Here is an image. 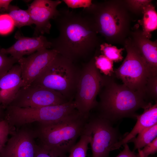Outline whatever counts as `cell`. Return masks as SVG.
Wrapping results in <instances>:
<instances>
[{
  "instance_id": "obj_1",
  "label": "cell",
  "mask_w": 157,
  "mask_h": 157,
  "mask_svg": "<svg viewBox=\"0 0 157 157\" xmlns=\"http://www.w3.org/2000/svg\"><path fill=\"white\" fill-rule=\"evenodd\" d=\"M54 18L58 36L51 41V49L75 63L85 60L97 44V33L91 18L83 10L63 8Z\"/></svg>"
},
{
  "instance_id": "obj_2",
  "label": "cell",
  "mask_w": 157,
  "mask_h": 157,
  "mask_svg": "<svg viewBox=\"0 0 157 157\" xmlns=\"http://www.w3.org/2000/svg\"><path fill=\"white\" fill-rule=\"evenodd\" d=\"M99 94L97 114L112 123L124 118H135L136 111L151 103L144 93L116 83L112 76L103 75Z\"/></svg>"
},
{
  "instance_id": "obj_3",
  "label": "cell",
  "mask_w": 157,
  "mask_h": 157,
  "mask_svg": "<svg viewBox=\"0 0 157 157\" xmlns=\"http://www.w3.org/2000/svg\"><path fill=\"white\" fill-rule=\"evenodd\" d=\"M88 117L78 113L54 124L37 123V127L34 129L39 141L38 144L57 157H67L83 134Z\"/></svg>"
},
{
  "instance_id": "obj_4",
  "label": "cell",
  "mask_w": 157,
  "mask_h": 157,
  "mask_svg": "<svg viewBox=\"0 0 157 157\" xmlns=\"http://www.w3.org/2000/svg\"><path fill=\"white\" fill-rule=\"evenodd\" d=\"M80 70L75 63L58 53L31 84L56 91L68 101L73 100Z\"/></svg>"
},
{
  "instance_id": "obj_5",
  "label": "cell",
  "mask_w": 157,
  "mask_h": 157,
  "mask_svg": "<svg viewBox=\"0 0 157 157\" xmlns=\"http://www.w3.org/2000/svg\"><path fill=\"white\" fill-rule=\"evenodd\" d=\"M78 113L73 100H71L61 104L39 108H21L9 106L5 110L4 119L13 129L33 123L54 124Z\"/></svg>"
},
{
  "instance_id": "obj_6",
  "label": "cell",
  "mask_w": 157,
  "mask_h": 157,
  "mask_svg": "<svg viewBox=\"0 0 157 157\" xmlns=\"http://www.w3.org/2000/svg\"><path fill=\"white\" fill-rule=\"evenodd\" d=\"M102 76L95 65L94 58L80 70L73 101L81 115L88 117L90 111L97 107L96 97L100 90Z\"/></svg>"
},
{
  "instance_id": "obj_7",
  "label": "cell",
  "mask_w": 157,
  "mask_h": 157,
  "mask_svg": "<svg viewBox=\"0 0 157 157\" xmlns=\"http://www.w3.org/2000/svg\"><path fill=\"white\" fill-rule=\"evenodd\" d=\"M83 133L90 138L92 157H109L114 145L122 138L112 123L97 113L90 114Z\"/></svg>"
},
{
  "instance_id": "obj_8",
  "label": "cell",
  "mask_w": 157,
  "mask_h": 157,
  "mask_svg": "<svg viewBox=\"0 0 157 157\" xmlns=\"http://www.w3.org/2000/svg\"><path fill=\"white\" fill-rule=\"evenodd\" d=\"M126 51V57L120 66L115 70L114 73L126 86L145 95L147 80L150 76H154L138 48L128 47Z\"/></svg>"
},
{
  "instance_id": "obj_9",
  "label": "cell",
  "mask_w": 157,
  "mask_h": 157,
  "mask_svg": "<svg viewBox=\"0 0 157 157\" xmlns=\"http://www.w3.org/2000/svg\"><path fill=\"white\" fill-rule=\"evenodd\" d=\"M69 101L56 91L31 84L22 87L9 106L21 108H39L61 104Z\"/></svg>"
},
{
  "instance_id": "obj_10",
  "label": "cell",
  "mask_w": 157,
  "mask_h": 157,
  "mask_svg": "<svg viewBox=\"0 0 157 157\" xmlns=\"http://www.w3.org/2000/svg\"><path fill=\"white\" fill-rule=\"evenodd\" d=\"M0 153V157H35L37 143L34 128L29 124L12 131Z\"/></svg>"
},
{
  "instance_id": "obj_11",
  "label": "cell",
  "mask_w": 157,
  "mask_h": 157,
  "mask_svg": "<svg viewBox=\"0 0 157 157\" xmlns=\"http://www.w3.org/2000/svg\"><path fill=\"white\" fill-rule=\"evenodd\" d=\"M58 53L52 49H43L18 60L23 81V87L30 85L55 58Z\"/></svg>"
},
{
  "instance_id": "obj_12",
  "label": "cell",
  "mask_w": 157,
  "mask_h": 157,
  "mask_svg": "<svg viewBox=\"0 0 157 157\" xmlns=\"http://www.w3.org/2000/svg\"><path fill=\"white\" fill-rule=\"evenodd\" d=\"M62 1L35 0L28 6L27 10L33 24L35 25V35L49 33L51 25V19H53L58 13L57 7Z\"/></svg>"
},
{
  "instance_id": "obj_13",
  "label": "cell",
  "mask_w": 157,
  "mask_h": 157,
  "mask_svg": "<svg viewBox=\"0 0 157 157\" xmlns=\"http://www.w3.org/2000/svg\"><path fill=\"white\" fill-rule=\"evenodd\" d=\"M15 38L16 41L13 44L7 49L0 48V50L4 54L10 55L18 61L25 55H30L42 49L51 47L50 41L42 35L33 37H26L17 31Z\"/></svg>"
},
{
  "instance_id": "obj_14",
  "label": "cell",
  "mask_w": 157,
  "mask_h": 157,
  "mask_svg": "<svg viewBox=\"0 0 157 157\" xmlns=\"http://www.w3.org/2000/svg\"><path fill=\"white\" fill-rule=\"evenodd\" d=\"M20 67L15 64L0 77V106L5 109L11 103L23 86Z\"/></svg>"
},
{
  "instance_id": "obj_15",
  "label": "cell",
  "mask_w": 157,
  "mask_h": 157,
  "mask_svg": "<svg viewBox=\"0 0 157 157\" xmlns=\"http://www.w3.org/2000/svg\"><path fill=\"white\" fill-rule=\"evenodd\" d=\"M144 110L142 114L135 116L137 122L131 131L114 145L113 150L119 149L145 129L157 124V103L152 105L151 103Z\"/></svg>"
},
{
  "instance_id": "obj_16",
  "label": "cell",
  "mask_w": 157,
  "mask_h": 157,
  "mask_svg": "<svg viewBox=\"0 0 157 157\" xmlns=\"http://www.w3.org/2000/svg\"><path fill=\"white\" fill-rule=\"evenodd\" d=\"M138 48L149 66L153 76L157 75V48L156 43L148 38L141 39Z\"/></svg>"
},
{
  "instance_id": "obj_17",
  "label": "cell",
  "mask_w": 157,
  "mask_h": 157,
  "mask_svg": "<svg viewBox=\"0 0 157 157\" xmlns=\"http://www.w3.org/2000/svg\"><path fill=\"white\" fill-rule=\"evenodd\" d=\"M143 16L141 24L143 34L146 38L150 37L151 33L157 29V14L154 6L149 3L142 8Z\"/></svg>"
},
{
  "instance_id": "obj_18",
  "label": "cell",
  "mask_w": 157,
  "mask_h": 157,
  "mask_svg": "<svg viewBox=\"0 0 157 157\" xmlns=\"http://www.w3.org/2000/svg\"><path fill=\"white\" fill-rule=\"evenodd\" d=\"M7 11L15 26L18 28L33 24L27 10H22L17 6L10 4Z\"/></svg>"
},
{
  "instance_id": "obj_19",
  "label": "cell",
  "mask_w": 157,
  "mask_h": 157,
  "mask_svg": "<svg viewBox=\"0 0 157 157\" xmlns=\"http://www.w3.org/2000/svg\"><path fill=\"white\" fill-rule=\"evenodd\" d=\"M157 136V124L147 128L138 134L131 140L129 142H133L134 146L133 151L140 149L151 142Z\"/></svg>"
},
{
  "instance_id": "obj_20",
  "label": "cell",
  "mask_w": 157,
  "mask_h": 157,
  "mask_svg": "<svg viewBox=\"0 0 157 157\" xmlns=\"http://www.w3.org/2000/svg\"><path fill=\"white\" fill-rule=\"evenodd\" d=\"M90 141L89 137L83 133L79 141L71 149L67 157H86Z\"/></svg>"
},
{
  "instance_id": "obj_21",
  "label": "cell",
  "mask_w": 157,
  "mask_h": 157,
  "mask_svg": "<svg viewBox=\"0 0 157 157\" xmlns=\"http://www.w3.org/2000/svg\"><path fill=\"white\" fill-rule=\"evenodd\" d=\"M95 65L100 73L105 76H112L114 73L113 62L103 55L94 57Z\"/></svg>"
},
{
  "instance_id": "obj_22",
  "label": "cell",
  "mask_w": 157,
  "mask_h": 157,
  "mask_svg": "<svg viewBox=\"0 0 157 157\" xmlns=\"http://www.w3.org/2000/svg\"><path fill=\"white\" fill-rule=\"evenodd\" d=\"M100 47L103 55L111 60L119 62L123 59L122 53L123 49H118L115 46L106 43L100 44Z\"/></svg>"
},
{
  "instance_id": "obj_23",
  "label": "cell",
  "mask_w": 157,
  "mask_h": 157,
  "mask_svg": "<svg viewBox=\"0 0 157 157\" xmlns=\"http://www.w3.org/2000/svg\"><path fill=\"white\" fill-rule=\"evenodd\" d=\"M145 93L149 100H153L157 103V75L149 77L145 85Z\"/></svg>"
},
{
  "instance_id": "obj_24",
  "label": "cell",
  "mask_w": 157,
  "mask_h": 157,
  "mask_svg": "<svg viewBox=\"0 0 157 157\" xmlns=\"http://www.w3.org/2000/svg\"><path fill=\"white\" fill-rule=\"evenodd\" d=\"M18 60L2 53L0 48V77L7 72Z\"/></svg>"
},
{
  "instance_id": "obj_25",
  "label": "cell",
  "mask_w": 157,
  "mask_h": 157,
  "mask_svg": "<svg viewBox=\"0 0 157 157\" xmlns=\"http://www.w3.org/2000/svg\"><path fill=\"white\" fill-rule=\"evenodd\" d=\"M15 26L13 20L8 14H0V34L5 35L10 33Z\"/></svg>"
},
{
  "instance_id": "obj_26",
  "label": "cell",
  "mask_w": 157,
  "mask_h": 157,
  "mask_svg": "<svg viewBox=\"0 0 157 157\" xmlns=\"http://www.w3.org/2000/svg\"><path fill=\"white\" fill-rule=\"evenodd\" d=\"M12 132V129L7 122L4 119L0 120V153Z\"/></svg>"
},
{
  "instance_id": "obj_27",
  "label": "cell",
  "mask_w": 157,
  "mask_h": 157,
  "mask_svg": "<svg viewBox=\"0 0 157 157\" xmlns=\"http://www.w3.org/2000/svg\"><path fill=\"white\" fill-rule=\"evenodd\" d=\"M67 5L68 8H88L92 4V0H62Z\"/></svg>"
},
{
  "instance_id": "obj_28",
  "label": "cell",
  "mask_w": 157,
  "mask_h": 157,
  "mask_svg": "<svg viewBox=\"0 0 157 157\" xmlns=\"http://www.w3.org/2000/svg\"><path fill=\"white\" fill-rule=\"evenodd\" d=\"M142 150L144 157H148L149 155L156 153L157 152V137L144 147Z\"/></svg>"
},
{
  "instance_id": "obj_29",
  "label": "cell",
  "mask_w": 157,
  "mask_h": 157,
  "mask_svg": "<svg viewBox=\"0 0 157 157\" xmlns=\"http://www.w3.org/2000/svg\"><path fill=\"white\" fill-rule=\"evenodd\" d=\"M35 157H57L51 152L47 151L37 144Z\"/></svg>"
},
{
  "instance_id": "obj_30",
  "label": "cell",
  "mask_w": 157,
  "mask_h": 157,
  "mask_svg": "<svg viewBox=\"0 0 157 157\" xmlns=\"http://www.w3.org/2000/svg\"><path fill=\"white\" fill-rule=\"evenodd\" d=\"M123 146L124 149L115 157H140L139 154L136 155L130 150L127 143Z\"/></svg>"
},
{
  "instance_id": "obj_31",
  "label": "cell",
  "mask_w": 157,
  "mask_h": 157,
  "mask_svg": "<svg viewBox=\"0 0 157 157\" xmlns=\"http://www.w3.org/2000/svg\"><path fill=\"white\" fill-rule=\"evenodd\" d=\"M150 1L149 0H131L130 3L134 7L140 8L143 7L149 4Z\"/></svg>"
},
{
  "instance_id": "obj_32",
  "label": "cell",
  "mask_w": 157,
  "mask_h": 157,
  "mask_svg": "<svg viewBox=\"0 0 157 157\" xmlns=\"http://www.w3.org/2000/svg\"><path fill=\"white\" fill-rule=\"evenodd\" d=\"M12 0H0V9L3 8L6 11H7L10 3Z\"/></svg>"
},
{
  "instance_id": "obj_33",
  "label": "cell",
  "mask_w": 157,
  "mask_h": 157,
  "mask_svg": "<svg viewBox=\"0 0 157 157\" xmlns=\"http://www.w3.org/2000/svg\"><path fill=\"white\" fill-rule=\"evenodd\" d=\"M5 110L2 107L0 106V120L4 119Z\"/></svg>"
},
{
  "instance_id": "obj_34",
  "label": "cell",
  "mask_w": 157,
  "mask_h": 157,
  "mask_svg": "<svg viewBox=\"0 0 157 157\" xmlns=\"http://www.w3.org/2000/svg\"><path fill=\"white\" fill-rule=\"evenodd\" d=\"M138 150V154L140 156V157H144L142 150H141L140 149H139Z\"/></svg>"
}]
</instances>
